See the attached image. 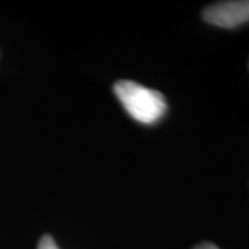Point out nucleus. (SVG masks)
<instances>
[{
	"instance_id": "obj_4",
	"label": "nucleus",
	"mask_w": 249,
	"mask_h": 249,
	"mask_svg": "<svg viewBox=\"0 0 249 249\" xmlns=\"http://www.w3.org/2000/svg\"><path fill=\"white\" fill-rule=\"evenodd\" d=\"M194 249H219L216 245L213 244H211V242H202V244H199V245H196Z\"/></svg>"
},
{
	"instance_id": "obj_1",
	"label": "nucleus",
	"mask_w": 249,
	"mask_h": 249,
	"mask_svg": "<svg viewBox=\"0 0 249 249\" xmlns=\"http://www.w3.org/2000/svg\"><path fill=\"white\" fill-rule=\"evenodd\" d=\"M116 97L137 122L152 124L166 112V101L160 91L145 88L132 80H118L114 86Z\"/></svg>"
},
{
	"instance_id": "obj_2",
	"label": "nucleus",
	"mask_w": 249,
	"mask_h": 249,
	"mask_svg": "<svg viewBox=\"0 0 249 249\" xmlns=\"http://www.w3.org/2000/svg\"><path fill=\"white\" fill-rule=\"evenodd\" d=\"M204 19L214 27L232 28L249 22V0L219 1L208 6L202 13Z\"/></svg>"
},
{
	"instance_id": "obj_3",
	"label": "nucleus",
	"mask_w": 249,
	"mask_h": 249,
	"mask_svg": "<svg viewBox=\"0 0 249 249\" xmlns=\"http://www.w3.org/2000/svg\"><path fill=\"white\" fill-rule=\"evenodd\" d=\"M37 249H60L54 240L50 237V235H43L42 240L39 241V245H37Z\"/></svg>"
}]
</instances>
